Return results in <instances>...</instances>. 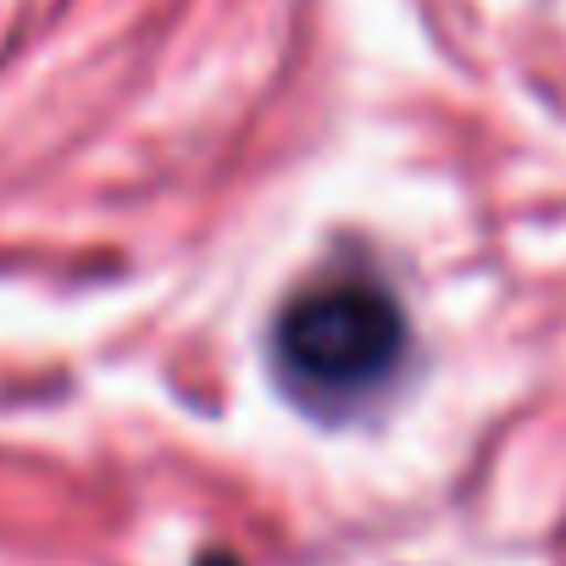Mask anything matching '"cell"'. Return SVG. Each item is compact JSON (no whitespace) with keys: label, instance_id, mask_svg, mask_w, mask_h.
<instances>
[{"label":"cell","instance_id":"obj_1","mask_svg":"<svg viewBox=\"0 0 566 566\" xmlns=\"http://www.w3.org/2000/svg\"><path fill=\"white\" fill-rule=\"evenodd\" d=\"M411 356L406 306L373 266L339 261L283 295L266 328L272 384L323 422L356 417L389 395Z\"/></svg>","mask_w":566,"mask_h":566},{"label":"cell","instance_id":"obj_2","mask_svg":"<svg viewBox=\"0 0 566 566\" xmlns=\"http://www.w3.org/2000/svg\"><path fill=\"white\" fill-rule=\"evenodd\" d=\"M200 566H233V560H228V555H206Z\"/></svg>","mask_w":566,"mask_h":566}]
</instances>
